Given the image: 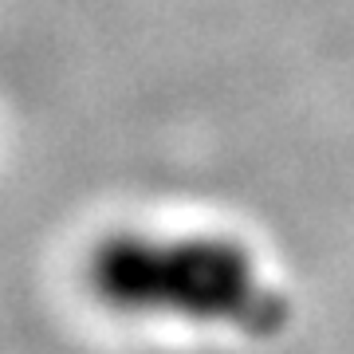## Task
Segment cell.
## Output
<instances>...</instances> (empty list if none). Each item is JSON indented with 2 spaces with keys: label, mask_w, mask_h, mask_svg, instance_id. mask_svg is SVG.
Here are the masks:
<instances>
[{
  "label": "cell",
  "mask_w": 354,
  "mask_h": 354,
  "mask_svg": "<svg viewBox=\"0 0 354 354\" xmlns=\"http://www.w3.org/2000/svg\"><path fill=\"white\" fill-rule=\"evenodd\" d=\"M87 279L114 311L228 323L244 335H276L288 323V299L256 276L252 256L216 236L153 241L118 232L91 252Z\"/></svg>",
  "instance_id": "obj_1"
}]
</instances>
